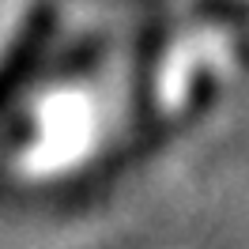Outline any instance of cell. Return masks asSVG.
I'll list each match as a JSON object with an SVG mask.
<instances>
[{
	"mask_svg": "<svg viewBox=\"0 0 249 249\" xmlns=\"http://www.w3.org/2000/svg\"><path fill=\"white\" fill-rule=\"evenodd\" d=\"M53 31H57V12H53V4L38 0L31 12L23 16V23H19L16 38L8 42V49L0 53V113L12 106V98L38 72Z\"/></svg>",
	"mask_w": 249,
	"mask_h": 249,
	"instance_id": "obj_1",
	"label": "cell"
}]
</instances>
